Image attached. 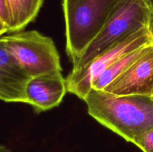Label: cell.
I'll list each match as a JSON object with an SVG mask.
<instances>
[{
  "instance_id": "cell-8",
  "label": "cell",
  "mask_w": 153,
  "mask_h": 152,
  "mask_svg": "<svg viewBox=\"0 0 153 152\" xmlns=\"http://www.w3.org/2000/svg\"><path fill=\"white\" fill-rule=\"evenodd\" d=\"M31 77L18 64L0 37V100L27 103L26 86Z\"/></svg>"
},
{
  "instance_id": "cell-14",
  "label": "cell",
  "mask_w": 153,
  "mask_h": 152,
  "mask_svg": "<svg viewBox=\"0 0 153 152\" xmlns=\"http://www.w3.org/2000/svg\"><path fill=\"white\" fill-rule=\"evenodd\" d=\"M6 32H8V30H7V27H6L5 25L1 22V20H0V37H1L2 34H5Z\"/></svg>"
},
{
  "instance_id": "cell-13",
  "label": "cell",
  "mask_w": 153,
  "mask_h": 152,
  "mask_svg": "<svg viewBox=\"0 0 153 152\" xmlns=\"http://www.w3.org/2000/svg\"><path fill=\"white\" fill-rule=\"evenodd\" d=\"M151 4V15H150V19H149V30L150 32L151 37H152V40L153 43V0H150Z\"/></svg>"
},
{
  "instance_id": "cell-9",
  "label": "cell",
  "mask_w": 153,
  "mask_h": 152,
  "mask_svg": "<svg viewBox=\"0 0 153 152\" xmlns=\"http://www.w3.org/2000/svg\"><path fill=\"white\" fill-rule=\"evenodd\" d=\"M44 0H6L10 17V32L23 30L37 17Z\"/></svg>"
},
{
  "instance_id": "cell-4",
  "label": "cell",
  "mask_w": 153,
  "mask_h": 152,
  "mask_svg": "<svg viewBox=\"0 0 153 152\" xmlns=\"http://www.w3.org/2000/svg\"><path fill=\"white\" fill-rule=\"evenodd\" d=\"M2 38L9 52L31 77L61 73L59 54L51 37L32 30Z\"/></svg>"
},
{
  "instance_id": "cell-10",
  "label": "cell",
  "mask_w": 153,
  "mask_h": 152,
  "mask_svg": "<svg viewBox=\"0 0 153 152\" xmlns=\"http://www.w3.org/2000/svg\"><path fill=\"white\" fill-rule=\"evenodd\" d=\"M152 43L145 44L129 52L115 61L93 83L92 88L97 90H104L106 86L123 74L137 60H138L147 51Z\"/></svg>"
},
{
  "instance_id": "cell-2",
  "label": "cell",
  "mask_w": 153,
  "mask_h": 152,
  "mask_svg": "<svg viewBox=\"0 0 153 152\" xmlns=\"http://www.w3.org/2000/svg\"><path fill=\"white\" fill-rule=\"evenodd\" d=\"M120 0H63L66 50L74 63L97 37Z\"/></svg>"
},
{
  "instance_id": "cell-1",
  "label": "cell",
  "mask_w": 153,
  "mask_h": 152,
  "mask_svg": "<svg viewBox=\"0 0 153 152\" xmlns=\"http://www.w3.org/2000/svg\"><path fill=\"white\" fill-rule=\"evenodd\" d=\"M84 101L90 116L127 142L153 129L151 95H116L92 88Z\"/></svg>"
},
{
  "instance_id": "cell-15",
  "label": "cell",
  "mask_w": 153,
  "mask_h": 152,
  "mask_svg": "<svg viewBox=\"0 0 153 152\" xmlns=\"http://www.w3.org/2000/svg\"><path fill=\"white\" fill-rule=\"evenodd\" d=\"M0 152H13V151L10 150V148L6 147V146L2 145H0Z\"/></svg>"
},
{
  "instance_id": "cell-7",
  "label": "cell",
  "mask_w": 153,
  "mask_h": 152,
  "mask_svg": "<svg viewBox=\"0 0 153 152\" xmlns=\"http://www.w3.org/2000/svg\"><path fill=\"white\" fill-rule=\"evenodd\" d=\"M67 92V80L61 73L31 77L26 86L27 104L37 113L46 111L58 107Z\"/></svg>"
},
{
  "instance_id": "cell-5",
  "label": "cell",
  "mask_w": 153,
  "mask_h": 152,
  "mask_svg": "<svg viewBox=\"0 0 153 152\" xmlns=\"http://www.w3.org/2000/svg\"><path fill=\"white\" fill-rule=\"evenodd\" d=\"M149 26L130 34L105 50L85 66L72 70L67 80V91L85 101L92 84L108 67L126 54L152 43Z\"/></svg>"
},
{
  "instance_id": "cell-3",
  "label": "cell",
  "mask_w": 153,
  "mask_h": 152,
  "mask_svg": "<svg viewBox=\"0 0 153 152\" xmlns=\"http://www.w3.org/2000/svg\"><path fill=\"white\" fill-rule=\"evenodd\" d=\"M150 0H120L97 37L73 63V71L85 66L112 45L149 26Z\"/></svg>"
},
{
  "instance_id": "cell-12",
  "label": "cell",
  "mask_w": 153,
  "mask_h": 152,
  "mask_svg": "<svg viewBox=\"0 0 153 152\" xmlns=\"http://www.w3.org/2000/svg\"><path fill=\"white\" fill-rule=\"evenodd\" d=\"M0 20L7 27L8 32H10L12 22L6 0H0Z\"/></svg>"
},
{
  "instance_id": "cell-11",
  "label": "cell",
  "mask_w": 153,
  "mask_h": 152,
  "mask_svg": "<svg viewBox=\"0 0 153 152\" xmlns=\"http://www.w3.org/2000/svg\"><path fill=\"white\" fill-rule=\"evenodd\" d=\"M131 143L137 146L143 152H153V129L134 137Z\"/></svg>"
},
{
  "instance_id": "cell-6",
  "label": "cell",
  "mask_w": 153,
  "mask_h": 152,
  "mask_svg": "<svg viewBox=\"0 0 153 152\" xmlns=\"http://www.w3.org/2000/svg\"><path fill=\"white\" fill-rule=\"evenodd\" d=\"M103 91L116 95L153 96V43L138 60Z\"/></svg>"
}]
</instances>
